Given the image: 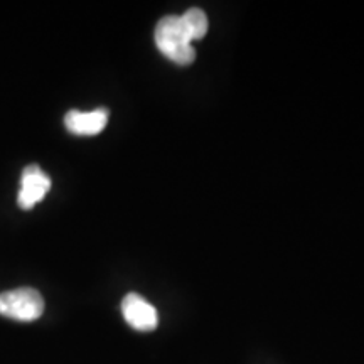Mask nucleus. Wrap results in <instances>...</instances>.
Returning a JSON list of instances; mask_svg holds the SVG:
<instances>
[{"label":"nucleus","instance_id":"nucleus-6","mask_svg":"<svg viewBox=\"0 0 364 364\" xmlns=\"http://www.w3.org/2000/svg\"><path fill=\"white\" fill-rule=\"evenodd\" d=\"M181 22H182V27H184L186 34H188V38L191 39V43H193V41L203 39L204 36L208 34V29H209L208 16L206 12L201 11V9L198 7L189 9L188 12L181 16Z\"/></svg>","mask_w":364,"mask_h":364},{"label":"nucleus","instance_id":"nucleus-5","mask_svg":"<svg viewBox=\"0 0 364 364\" xmlns=\"http://www.w3.org/2000/svg\"><path fill=\"white\" fill-rule=\"evenodd\" d=\"M108 124V110L107 108H97L91 112L71 110L66 113L65 125L66 129L75 135L91 136L102 132Z\"/></svg>","mask_w":364,"mask_h":364},{"label":"nucleus","instance_id":"nucleus-4","mask_svg":"<svg viewBox=\"0 0 364 364\" xmlns=\"http://www.w3.org/2000/svg\"><path fill=\"white\" fill-rule=\"evenodd\" d=\"M51 189V179L39 166H27L22 172L21 191L17 196V204L22 209H31L44 199Z\"/></svg>","mask_w":364,"mask_h":364},{"label":"nucleus","instance_id":"nucleus-1","mask_svg":"<svg viewBox=\"0 0 364 364\" xmlns=\"http://www.w3.org/2000/svg\"><path fill=\"white\" fill-rule=\"evenodd\" d=\"M156 44L164 56H167L176 65L188 66L196 59L193 43L182 27L179 16H166L156 26Z\"/></svg>","mask_w":364,"mask_h":364},{"label":"nucleus","instance_id":"nucleus-2","mask_svg":"<svg viewBox=\"0 0 364 364\" xmlns=\"http://www.w3.org/2000/svg\"><path fill=\"white\" fill-rule=\"evenodd\" d=\"M44 299L36 289L21 287L0 294V314L14 321L31 322L43 316Z\"/></svg>","mask_w":364,"mask_h":364},{"label":"nucleus","instance_id":"nucleus-3","mask_svg":"<svg viewBox=\"0 0 364 364\" xmlns=\"http://www.w3.org/2000/svg\"><path fill=\"white\" fill-rule=\"evenodd\" d=\"M122 314H124L127 324L134 327L135 331L150 332L159 324L157 309L142 295L135 292L127 294L125 299L122 300Z\"/></svg>","mask_w":364,"mask_h":364}]
</instances>
